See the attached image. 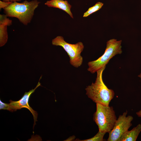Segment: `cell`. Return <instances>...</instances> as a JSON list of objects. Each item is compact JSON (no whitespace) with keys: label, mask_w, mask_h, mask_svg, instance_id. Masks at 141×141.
<instances>
[{"label":"cell","mask_w":141,"mask_h":141,"mask_svg":"<svg viewBox=\"0 0 141 141\" xmlns=\"http://www.w3.org/2000/svg\"><path fill=\"white\" fill-rule=\"evenodd\" d=\"M45 4L50 7L59 8L64 11L72 18L73 17L71 11L72 6L67 1L64 0H50L47 1Z\"/></svg>","instance_id":"8"},{"label":"cell","mask_w":141,"mask_h":141,"mask_svg":"<svg viewBox=\"0 0 141 141\" xmlns=\"http://www.w3.org/2000/svg\"><path fill=\"white\" fill-rule=\"evenodd\" d=\"M138 77L141 78V73L138 75Z\"/></svg>","instance_id":"19"},{"label":"cell","mask_w":141,"mask_h":141,"mask_svg":"<svg viewBox=\"0 0 141 141\" xmlns=\"http://www.w3.org/2000/svg\"><path fill=\"white\" fill-rule=\"evenodd\" d=\"M21 0H3V1L4 2H17L21 1Z\"/></svg>","instance_id":"16"},{"label":"cell","mask_w":141,"mask_h":141,"mask_svg":"<svg viewBox=\"0 0 141 141\" xmlns=\"http://www.w3.org/2000/svg\"><path fill=\"white\" fill-rule=\"evenodd\" d=\"M136 114L138 116L141 118V110L137 112Z\"/></svg>","instance_id":"17"},{"label":"cell","mask_w":141,"mask_h":141,"mask_svg":"<svg viewBox=\"0 0 141 141\" xmlns=\"http://www.w3.org/2000/svg\"><path fill=\"white\" fill-rule=\"evenodd\" d=\"M7 16L4 14L0 15V23H6L9 26L12 24V20L7 18Z\"/></svg>","instance_id":"13"},{"label":"cell","mask_w":141,"mask_h":141,"mask_svg":"<svg viewBox=\"0 0 141 141\" xmlns=\"http://www.w3.org/2000/svg\"><path fill=\"white\" fill-rule=\"evenodd\" d=\"M105 132H102L99 131L93 137L87 139L79 140L81 141H105L103 139L104 136L106 133Z\"/></svg>","instance_id":"12"},{"label":"cell","mask_w":141,"mask_h":141,"mask_svg":"<svg viewBox=\"0 0 141 141\" xmlns=\"http://www.w3.org/2000/svg\"><path fill=\"white\" fill-rule=\"evenodd\" d=\"M127 111L120 115L115 123L113 129L109 133L108 141H118L121 136L132 125L133 117L131 115L126 116Z\"/></svg>","instance_id":"6"},{"label":"cell","mask_w":141,"mask_h":141,"mask_svg":"<svg viewBox=\"0 0 141 141\" xmlns=\"http://www.w3.org/2000/svg\"><path fill=\"white\" fill-rule=\"evenodd\" d=\"M74 137H73V136H72V137H71V138H68V139H67L66 140H68V141H69V140H73V139H74Z\"/></svg>","instance_id":"18"},{"label":"cell","mask_w":141,"mask_h":141,"mask_svg":"<svg viewBox=\"0 0 141 141\" xmlns=\"http://www.w3.org/2000/svg\"><path fill=\"white\" fill-rule=\"evenodd\" d=\"M41 78L42 76L40 77L37 85L34 89L30 90L28 92H25L21 98L18 101H13L10 100V103H9L8 110L10 111H15L17 110L23 108H25L28 109L33 116L34 120L33 128L36 124V121H37V119L38 114L37 111L34 110L29 105V101L31 94L34 92L38 87L41 85L39 81Z\"/></svg>","instance_id":"7"},{"label":"cell","mask_w":141,"mask_h":141,"mask_svg":"<svg viewBox=\"0 0 141 141\" xmlns=\"http://www.w3.org/2000/svg\"><path fill=\"white\" fill-rule=\"evenodd\" d=\"M121 42L122 40L117 41L114 39L107 41L106 48L103 55L97 59L88 62V71L92 74L95 73L106 66L110 60L116 55L121 54L122 52Z\"/></svg>","instance_id":"4"},{"label":"cell","mask_w":141,"mask_h":141,"mask_svg":"<svg viewBox=\"0 0 141 141\" xmlns=\"http://www.w3.org/2000/svg\"><path fill=\"white\" fill-rule=\"evenodd\" d=\"M96 110L93 119L98 127L99 131L109 133L113 128L117 120L113 107L96 103Z\"/></svg>","instance_id":"3"},{"label":"cell","mask_w":141,"mask_h":141,"mask_svg":"<svg viewBox=\"0 0 141 141\" xmlns=\"http://www.w3.org/2000/svg\"><path fill=\"white\" fill-rule=\"evenodd\" d=\"M9 104L8 103H5L0 100V109L6 110H8Z\"/></svg>","instance_id":"14"},{"label":"cell","mask_w":141,"mask_h":141,"mask_svg":"<svg viewBox=\"0 0 141 141\" xmlns=\"http://www.w3.org/2000/svg\"><path fill=\"white\" fill-rule=\"evenodd\" d=\"M141 131V124H139L131 130L124 133L118 141H136Z\"/></svg>","instance_id":"9"},{"label":"cell","mask_w":141,"mask_h":141,"mask_svg":"<svg viewBox=\"0 0 141 141\" xmlns=\"http://www.w3.org/2000/svg\"><path fill=\"white\" fill-rule=\"evenodd\" d=\"M8 24L6 23H0V46H4L7 42L8 39L7 32Z\"/></svg>","instance_id":"10"},{"label":"cell","mask_w":141,"mask_h":141,"mask_svg":"<svg viewBox=\"0 0 141 141\" xmlns=\"http://www.w3.org/2000/svg\"><path fill=\"white\" fill-rule=\"evenodd\" d=\"M40 3L37 0H25L21 3L13 2L4 9V12L7 17L16 18L26 25L31 22L34 11Z\"/></svg>","instance_id":"2"},{"label":"cell","mask_w":141,"mask_h":141,"mask_svg":"<svg viewBox=\"0 0 141 141\" xmlns=\"http://www.w3.org/2000/svg\"><path fill=\"white\" fill-rule=\"evenodd\" d=\"M54 45L62 47L67 52L69 57L70 64L73 67L78 68L82 64L83 58L81 54L84 48L83 43L79 42L75 44L67 43L61 36H58L52 40Z\"/></svg>","instance_id":"5"},{"label":"cell","mask_w":141,"mask_h":141,"mask_svg":"<svg viewBox=\"0 0 141 141\" xmlns=\"http://www.w3.org/2000/svg\"><path fill=\"white\" fill-rule=\"evenodd\" d=\"M12 2H4L0 1V9L2 8L4 9L9 6Z\"/></svg>","instance_id":"15"},{"label":"cell","mask_w":141,"mask_h":141,"mask_svg":"<svg viewBox=\"0 0 141 141\" xmlns=\"http://www.w3.org/2000/svg\"><path fill=\"white\" fill-rule=\"evenodd\" d=\"M105 67L96 72L97 77L95 82L87 86L85 89L86 95L93 102L108 107L114 97L115 93L113 90L108 89L103 81L102 74Z\"/></svg>","instance_id":"1"},{"label":"cell","mask_w":141,"mask_h":141,"mask_svg":"<svg viewBox=\"0 0 141 141\" xmlns=\"http://www.w3.org/2000/svg\"><path fill=\"white\" fill-rule=\"evenodd\" d=\"M103 5V4L102 2H97L94 5L90 8L88 10L84 13L83 17H87L97 11L102 7Z\"/></svg>","instance_id":"11"}]
</instances>
